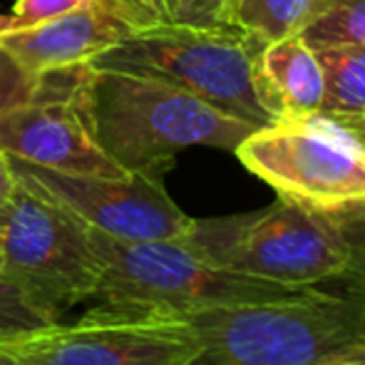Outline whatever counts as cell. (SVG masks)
Listing matches in <instances>:
<instances>
[{
  "label": "cell",
  "instance_id": "cell-20",
  "mask_svg": "<svg viewBox=\"0 0 365 365\" xmlns=\"http://www.w3.org/2000/svg\"><path fill=\"white\" fill-rule=\"evenodd\" d=\"M13 189H15V177H13V172H10L8 154L0 152V204L8 202Z\"/></svg>",
  "mask_w": 365,
  "mask_h": 365
},
{
  "label": "cell",
  "instance_id": "cell-13",
  "mask_svg": "<svg viewBox=\"0 0 365 365\" xmlns=\"http://www.w3.org/2000/svg\"><path fill=\"white\" fill-rule=\"evenodd\" d=\"M328 8L331 0H226L221 23L234 25L266 48L303 35Z\"/></svg>",
  "mask_w": 365,
  "mask_h": 365
},
{
  "label": "cell",
  "instance_id": "cell-26",
  "mask_svg": "<svg viewBox=\"0 0 365 365\" xmlns=\"http://www.w3.org/2000/svg\"><path fill=\"white\" fill-rule=\"evenodd\" d=\"M0 269H3V231H0Z\"/></svg>",
  "mask_w": 365,
  "mask_h": 365
},
{
  "label": "cell",
  "instance_id": "cell-4",
  "mask_svg": "<svg viewBox=\"0 0 365 365\" xmlns=\"http://www.w3.org/2000/svg\"><path fill=\"white\" fill-rule=\"evenodd\" d=\"M90 244L102 264L92 301L105 311L187 316L219 306L284 301L308 291L219 271L199 261L179 239L132 241L90 229Z\"/></svg>",
  "mask_w": 365,
  "mask_h": 365
},
{
  "label": "cell",
  "instance_id": "cell-5",
  "mask_svg": "<svg viewBox=\"0 0 365 365\" xmlns=\"http://www.w3.org/2000/svg\"><path fill=\"white\" fill-rule=\"evenodd\" d=\"M259 50L234 25L154 23L92 58L87 68L159 80L236 120L266 127L276 120L256 90Z\"/></svg>",
  "mask_w": 365,
  "mask_h": 365
},
{
  "label": "cell",
  "instance_id": "cell-3",
  "mask_svg": "<svg viewBox=\"0 0 365 365\" xmlns=\"http://www.w3.org/2000/svg\"><path fill=\"white\" fill-rule=\"evenodd\" d=\"M199 338L187 365H331L365 353V291L308 289L284 301L182 316Z\"/></svg>",
  "mask_w": 365,
  "mask_h": 365
},
{
  "label": "cell",
  "instance_id": "cell-6",
  "mask_svg": "<svg viewBox=\"0 0 365 365\" xmlns=\"http://www.w3.org/2000/svg\"><path fill=\"white\" fill-rule=\"evenodd\" d=\"M234 154L279 199L298 207L343 212L365 204V147L326 115L259 127Z\"/></svg>",
  "mask_w": 365,
  "mask_h": 365
},
{
  "label": "cell",
  "instance_id": "cell-7",
  "mask_svg": "<svg viewBox=\"0 0 365 365\" xmlns=\"http://www.w3.org/2000/svg\"><path fill=\"white\" fill-rule=\"evenodd\" d=\"M3 274L55 323L92 301L102 264L85 221L15 182L5 202Z\"/></svg>",
  "mask_w": 365,
  "mask_h": 365
},
{
  "label": "cell",
  "instance_id": "cell-16",
  "mask_svg": "<svg viewBox=\"0 0 365 365\" xmlns=\"http://www.w3.org/2000/svg\"><path fill=\"white\" fill-rule=\"evenodd\" d=\"M53 318L43 313L8 276L0 271V343L25 338L40 328L53 326Z\"/></svg>",
  "mask_w": 365,
  "mask_h": 365
},
{
  "label": "cell",
  "instance_id": "cell-23",
  "mask_svg": "<svg viewBox=\"0 0 365 365\" xmlns=\"http://www.w3.org/2000/svg\"><path fill=\"white\" fill-rule=\"evenodd\" d=\"M331 365H365V353L361 356H351V358H343V361H336Z\"/></svg>",
  "mask_w": 365,
  "mask_h": 365
},
{
  "label": "cell",
  "instance_id": "cell-10",
  "mask_svg": "<svg viewBox=\"0 0 365 365\" xmlns=\"http://www.w3.org/2000/svg\"><path fill=\"white\" fill-rule=\"evenodd\" d=\"M77 68L43 75L33 100L0 112V152L68 174L125 177L92 140L75 102Z\"/></svg>",
  "mask_w": 365,
  "mask_h": 365
},
{
  "label": "cell",
  "instance_id": "cell-24",
  "mask_svg": "<svg viewBox=\"0 0 365 365\" xmlns=\"http://www.w3.org/2000/svg\"><path fill=\"white\" fill-rule=\"evenodd\" d=\"M5 30H13V18L0 13V33H5Z\"/></svg>",
  "mask_w": 365,
  "mask_h": 365
},
{
  "label": "cell",
  "instance_id": "cell-15",
  "mask_svg": "<svg viewBox=\"0 0 365 365\" xmlns=\"http://www.w3.org/2000/svg\"><path fill=\"white\" fill-rule=\"evenodd\" d=\"M301 38L311 48L336 43L365 45V0H331V8Z\"/></svg>",
  "mask_w": 365,
  "mask_h": 365
},
{
  "label": "cell",
  "instance_id": "cell-9",
  "mask_svg": "<svg viewBox=\"0 0 365 365\" xmlns=\"http://www.w3.org/2000/svg\"><path fill=\"white\" fill-rule=\"evenodd\" d=\"M15 182L65 207L90 229L117 239H179L192 217L182 212L164 189L159 172H130L125 177L68 174L8 157Z\"/></svg>",
  "mask_w": 365,
  "mask_h": 365
},
{
  "label": "cell",
  "instance_id": "cell-2",
  "mask_svg": "<svg viewBox=\"0 0 365 365\" xmlns=\"http://www.w3.org/2000/svg\"><path fill=\"white\" fill-rule=\"evenodd\" d=\"M75 102L102 152L125 172H159L189 147L234 152L259 127L159 80L80 65Z\"/></svg>",
  "mask_w": 365,
  "mask_h": 365
},
{
  "label": "cell",
  "instance_id": "cell-18",
  "mask_svg": "<svg viewBox=\"0 0 365 365\" xmlns=\"http://www.w3.org/2000/svg\"><path fill=\"white\" fill-rule=\"evenodd\" d=\"M226 0H159L164 23L221 25Z\"/></svg>",
  "mask_w": 365,
  "mask_h": 365
},
{
  "label": "cell",
  "instance_id": "cell-12",
  "mask_svg": "<svg viewBox=\"0 0 365 365\" xmlns=\"http://www.w3.org/2000/svg\"><path fill=\"white\" fill-rule=\"evenodd\" d=\"M256 90L276 122L321 115L323 73L316 50L301 38L271 43L256 55Z\"/></svg>",
  "mask_w": 365,
  "mask_h": 365
},
{
  "label": "cell",
  "instance_id": "cell-17",
  "mask_svg": "<svg viewBox=\"0 0 365 365\" xmlns=\"http://www.w3.org/2000/svg\"><path fill=\"white\" fill-rule=\"evenodd\" d=\"M43 75H33L0 48V112L28 102L38 95Z\"/></svg>",
  "mask_w": 365,
  "mask_h": 365
},
{
  "label": "cell",
  "instance_id": "cell-14",
  "mask_svg": "<svg viewBox=\"0 0 365 365\" xmlns=\"http://www.w3.org/2000/svg\"><path fill=\"white\" fill-rule=\"evenodd\" d=\"M316 50L323 73L326 117H351L365 112V45L336 43Z\"/></svg>",
  "mask_w": 365,
  "mask_h": 365
},
{
  "label": "cell",
  "instance_id": "cell-21",
  "mask_svg": "<svg viewBox=\"0 0 365 365\" xmlns=\"http://www.w3.org/2000/svg\"><path fill=\"white\" fill-rule=\"evenodd\" d=\"M331 120H336L341 127H346V130L365 147V112L363 115H351V117H331Z\"/></svg>",
  "mask_w": 365,
  "mask_h": 365
},
{
  "label": "cell",
  "instance_id": "cell-11",
  "mask_svg": "<svg viewBox=\"0 0 365 365\" xmlns=\"http://www.w3.org/2000/svg\"><path fill=\"white\" fill-rule=\"evenodd\" d=\"M154 23H164L162 15L140 0H87L35 28L5 30L0 33V48L40 77L87 65L107 48Z\"/></svg>",
  "mask_w": 365,
  "mask_h": 365
},
{
  "label": "cell",
  "instance_id": "cell-19",
  "mask_svg": "<svg viewBox=\"0 0 365 365\" xmlns=\"http://www.w3.org/2000/svg\"><path fill=\"white\" fill-rule=\"evenodd\" d=\"M85 3L87 0H15L13 13H10L13 30L35 28V25L60 18V15L70 13Z\"/></svg>",
  "mask_w": 365,
  "mask_h": 365
},
{
  "label": "cell",
  "instance_id": "cell-8",
  "mask_svg": "<svg viewBox=\"0 0 365 365\" xmlns=\"http://www.w3.org/2000/svg\"><path fill=\"white\" fill-rule=\"evenodd\" d=\"M3 346L25 365H187L199 338L182 316H135L95 306L80 321H58Z\"/></svg>",
  "mask_w": 365,
  "mask_h": 365
},
{
  "label": "cell",
  "instance_id": "cell-27",
  "mask_svg": "<svg viewBox=\"0 0 365 365\" xmlns=\"http://www.w3.org/2000/svg\"><path fill=\"white\" fill-rule=\"evenodd\" d=\"M3 219H5V204H0V229H3Z\"/></svg>",
  "mask_w": 365,
  "mask_h": 365
},
{
  "label": "cell",
  "instance_id": "cell-1",
  "mask_svg": "<svg viewBox=\"0 0 365 365\" xmlns=\"http://www.w3.org/2000/svg\"><path fill=\"white\" fill-rule=\"evenodd\" d=\"M179 241L219 271L291 289L363 279L365 204L343 212H313L279 199L261 212L192 219Z\"/></svg>",
  "mask_w": 365,
  "mask_h": 365
},
{
  "label": "cell",
  "instance_id": "cell-25",
  "mask_svg": "<svg viewBox=\"0 0 365 365\" xmlns=\"http://www.w3.org/2000/svg\"><path fill=\"white\" fill-rule=\"evenodd\" d=\"M140 3H147L149 8H154V10H157V13H159V15H162V8H159V0H140ZM162 20H164V18H162Z\"/></svg>",
  "mask_w": 365,
  "mask_h": 365
},
{
  "label": "cell",
  "instance_id": "cell-22",
  "mask_svg": "<svg viewBox=\"0 0 365 365\" xmlns=\"http://www.w3.org/2000/svg\"><path fill=\"white\" fill-rule=\"evenodd\" d=\"M0 365H25V363H20L18 358H15L13 353H10L3 343H0Z\"/></svg>",
  "mask_w": 365,
  "mask_h": 365
}]
</instances>
